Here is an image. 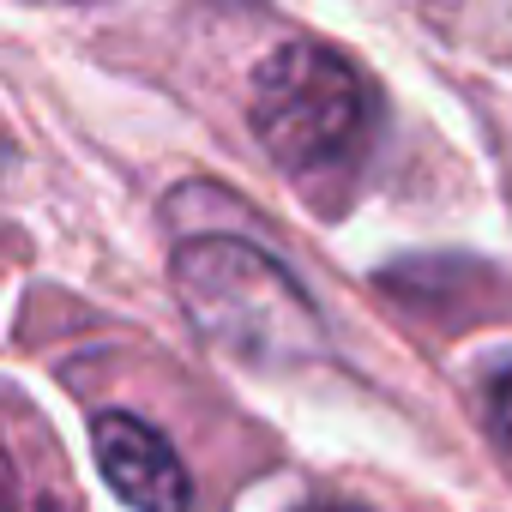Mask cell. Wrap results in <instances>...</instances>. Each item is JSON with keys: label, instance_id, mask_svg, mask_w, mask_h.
Masks as SVG:
<instances>
[{"label": "cell", "instance_id": "277c9868", "mask_svg": "<svg viewBox=\"0 0 512 512\" xmlns=\"http://www.w3.org/2000/svg\"><path fill=\"white\" fill-rule=\"evenodd\" d=\"M488 428H494L500 446L512 452V362H500L494 380H488Z\"/></svg>", "mask_w": 512, "mask_h": 512}, {"label": "cell", "instance_id": "7a4b0ae2", "mask_svg": "<svg viewBox=\"0 0 512 512\" xmlns=\"http://www.w3.org/2000/svg\"><path fill=\"white\" fill-rule=\"evenodd\" d=\"M247 121L284 175L320 181L350 169L374 139L368 79L326 43H284L253 73Z\"/></svg>", "mask_w": 512, "mask_h": 512}, {"label": "cell", "instance_id": "5b68a950", "mask_svg": "<svg viewBox=\"0 0 512 512\" xmlns=\"http://www.w3.org/2000/svg\"><path fill=\"white\" fill-rule=\"evenodd\" d=\"M0 512H25V482H19V464H13L7 434H0Z\"/></svg>", "mask_w": 512, "mask_h": 512}, {"label": "cell", "instance_id": "6da1fadb", "mask_svg": "<svg viewBox=\"0 0 512 512\" xmlns=\"http://www.w3.org/2000/svg\"><path fill=\"white\" fill-rule=\"evenodd\" d=\"M169 278L205 344H217L235 362L296 368L326 350V320L308 302V290L253 241L193 235L175 247Z\"/></svg>", "mask_w": 512, "mask_h": 512}, {"label": "cell", "instance_id": "8992f818", "mask_svg": "<svg viewBox=\"0 0 512 512\" xmlns=\"http://www.w3.org/2000/svg\"><path fill=\"white\" fill-rule=\"evenodd\" d=\"M308 512H362V506H308Z\"/></svg>", "mask_w": 512, "mask_h": 512}, {"label": "cell", "instance_id": "3957f363", "mask_svg": "<svg viewBox=\"0 0 512 512\" xmlns=\"http://www.w3.org/2000/svg\"><path fill=\"white\" fill-rule=\"evenodd\" d=\"M91 446H97L103 482H109L133 512H187V506H193V482H187L175 446H169L151 422H139V416H127V410H103V416L91 422Z\"/></svg>", "mask_w": 512, "mask_h": 512}]
</instances>
